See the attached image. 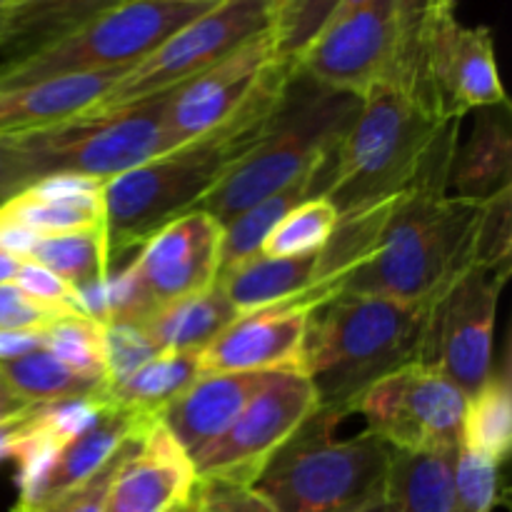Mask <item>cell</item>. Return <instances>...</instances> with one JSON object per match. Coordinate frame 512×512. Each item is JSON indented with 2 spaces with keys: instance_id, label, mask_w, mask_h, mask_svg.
<instances>
[{
  "instance_id": "obj_21",
  "label": "cell",
  "mask_w": 512,
  "mask_h": 512,
  "mask_svg": "<svg viewBox=\"0 0 512 512\" xmlns=\"http://www.w3.org/2000/svg\"><path fill=\"white\" fill-rule=\"evenodd\" d=\"M125 68L58 75L38 83L0 88V138L40 133L98 108Z\"/></svg>"
},
{
  "instance_id": "obj_15",
  "label": "cell",
  "mask_w": 512,
  "mask_h": 512,
  "mask_svg": "<svg viewBox=\"0 0 512 512\" xmlns=\"http://www.w3.org/2000/svg\"><path fill=\"white\" fill-rule=\"evenodd\" d=\"M220 243L223 223L205 210H190L155 230L125 268L145 318L215 285Z\"/></svg>"
},
{
  "instance_id": "obj_50",
  "label": "cell",
  "mask_w": 512,
  "mask_h": 512,
  "mask_svg": "<svg viewBox=\"0 0 512 512\" xmlns=\"http://www.w3.org/2000/svg\"><path fill=\"white\" fill-rule=\"evenodd\" d=\"M195 490H198V488H195ZM175 512H195V493H193V498L188 500V503H185V505H180V508L175 510Z\"/></svg>"
},
{
  "instance_id": "obj_19",
  "label": "cell",
  "mask_w": 512,
  "mask_h": 512,
  "mask_svg": "<svg viewBox=\"0 0 512 512\" xmlns=\"http://www.w3.org/2000/svg\"><path fill=\"white\" fill-rule=\"evenodd\" d=\"M155 420H158V415L135 413V410L120 408L108 400L88 428H83L78 435L60 445L43 478L35 483V488L28 495L18 500L15 510L38 512L48 508L50 503H55L65 493L85 483L90 475L98 473L118 453L125 440L143 433Z\"/></svg>"
},
{
  "instance_id": "obj_20",
  "label": "cell",
  "mask_w": 512,
  "mask_h": 512,
  "mask_svg": "<svg viewBox=\"0 0 512 512\" xmlns=\"http://www.w3.org/2000/svg\"><path fill=\"white\" fill-rule=\"evenodd\" d=\"M270 378L273 373L198 375L188 390L160 410L158 420L193 460L233 425Z\"/></svg>"
},
{
  "instance_id": "obj_36",
  "label": "cell",
  "mask_w": 512,
  "mask_h": 512,
  "mask_svg": "<svg viewBox=\"0 0 512 512\" xmlns=\"http://www.w3.org/2000/svg\"><path fill=\"white\" fill-rule=\"evenodd\" d=\"M158 355V348L140 323H105V378L110 385L123 383Z\"/></svg>"
},
{
  "instance_id": "obj_16",
  "label": "cell",
  "mask_w": 512,
  "mask_h": 512,
  "mask_svg": "<svg viewBox=\"0 0 512 512\" xmlns=\"http://www.w3.org/2000/svg\"><path fill=\"white\" fill-rule=\"evenodd\" d=\"M273 60V40L265 33L205 73L170 88L163 118L165 153L210 133L238 113Z\"/></svg>"
},
{
  "instance_id": "obj_41",
  "label": "cell",
  "mask_w": 512,
  "mask_h": 512,
  "mask_svg": "<svg viewBox=\"0 0 512 512\" xmlns=\"http://www.w3.org/2000/svg\"><path fill=\"white\" fill-rule=\"evenodd\" d=\"M55 320L60 318L33 303L13 283L0 285V330H45Z\"/></svg>"
},
{
  "instance_id": "obj_44",
  "label": "cell",
  "mask_w": 512,
  "mask_h": 512,
  "mask_svg": "<svg viewBox=\"0 0 512 512\" xmlns=\"http://www.w3.org/2000/svg\"><path fill=\"white\" fill-rule=\"evenodd\" d=\"M398 8L400 20H403L405 43H410L420 33L425 18L433 13V0H398Z\"/></svg>"
},
{
  "instance_id": "obj_5",
  "label": "cell",
  "mask_w": 512,
  "mask_h": 512,
  "mask_svg": "<svg viewBox=\"0 0 512 512\" xmlns=\"http://www.w3.org/2000/svg\"><path fill=\"white\" fill-rule=\"evenodd\" d=\"M363 98L315 83L298 68L260 143L225 175L198 210L228 223L250 205L330 163Z\"/></svg>"
},
{
  "instance_id": "obj_18",
  "label": "cell",
  "mask_w": 512,
  "mask_h": 512,
  "mask_svg": "<svg viewBox=\"0 0 512 512\" xmlns=\"http://www.w3.org/2000/svg\"><path fill=\"white\" fill-rule=\"evenodd\" d=\"M198 488V475L185 450L155 420L110 485L105 512H175Z\"/></svg>"
},
{
  "instance_id": "obj_12",
  "label": "cell",
  "mask_w": 512,
  "mask_h": 512,
  "mask_svg": "<svg viewBox=\"0 0 512 512\" xmlns=\"http://www.w3.org/2000/svg\"><path fill=\"white\" fill-rule=\"evenodd\" d=\"M318 408L313 385L300 370H280L250 400L243 413L213 445L195 455L198 483L243 485L250 488L275 450Z\"/></svg>"
},
{
  "instance_id": "obj_46",
  "label": "cell",
  "mask_w": 512,
  "mask_h": 512,
  "mask_svg": "<svg viewBox=\"0 0 512 512\" xmlns=\"http://www.w3.org/2000/svg\"><path fill=\"white\" fill-rule=\"evenodd\" d=\"M195 512H220V505L210 485L198 483V490H195Z\"/></svg>"
},
{
  "instance_id": "obj_51",
  "label": "cell",
  "mask_w": 512,
  "mask_h": 512,
  "mask_svg": "<svg viewBox=\"0 0 512 512\" xmlns=\"http://www.w3.org/2000/svg\"><path fill=\"white\" fill-rule=\"evenodd\" d=\"M450 5H453V0H433V13H435V10L450 8Z\"/></svg>"
},
{
  "instance_id": "obj_1",
  "label": "cell",
  "mask_w": 512,
  "mask_h": 512,
  "mask_svg": "<svg viewBox=\"0 0 512 512\" xmlns=\"http://www.w3.org/2000/svg\"><path fill=\"white\" fill-rule=\"evenodd\" d=\"M460 120L440 130L415 183L398 198L370 258L340 293H368L405 303H433L475 265V233L483 205L448 193Z\"/></svg>"
},
{
  "instance_id": "obj_26",
  "label": "cell",
  "mask_w": 512,
  "mask_h": 512,
  "mask_svg": "<svg viewBox=\"0 0 512 512\" xmlns=\"http://www.w3.org/2000/svg\"><path fill=\"white\" fill-rule=\"evenodd\" d=\"M458 450H390L385 490L398 512H450Z\"/></svg>"
},
{
  "instance_id": "obj_13",
  "label": "cell",
  "mask_w": 512,
  "mask_h": 512,
  "mask_svg": "<svg viewBox=\"0 0 512 512\" xmlns=\"http://www.w3.org/2000/svg\"><path fill=\"white\" fill-rule=\"evenodd\" d=\"M405 50L398 0H373L330 20L303 50L295 68L330 90L363 98L393 78Z\"/></svg>"
},
{
  "instance_id": "obj_35",
  "label": "cell",
  "mask_w": 512,
  "mask_h": 512,
  "mask_svg": "<svg viewBox=\"0 0 512 512\" xmlns=\"http://www.w3.org/2000/svg\"><path fill=\"white\" fill-rule=\"evenodd\" d=\"M503 495L500 465L460 448L455 460V488L450 512H493Z\"/></svg>"
},
{
  "instance_id": "obj_22",
  "label": "cell",
  "mask_w": 512,
  "mask_h": 512,
  "mask_svg": "<svg viewBox=\"0 0 512 512\" xmlns=\"http://www.w3.org/2000/svg\"><path fill=\"white\" fill-rule=\"evenodd\" d=\"M473 113V135L455 148L448 193L483 205L512 190L510 105H490Z\"/></svg>"
},
{
  "instance_id": "obj_40",
  "label": "cell",
  "mask_w": 512,
  "mask_h": 512,
  "mask_svg": "<svg viewBox=\"0 0 512 512\" xmlns=\"http://www.w3.org/2000/svg\"><path fill=\"white\" fill-rule=\"evenodd\" d=\"M40 180L43 178H40L38 165L33 163L23 140L18 135L0 138V208Z\"/></svg>"
},
{
  "instance_id": "obj_9",
  "label": "cell",
  "mask_w": 512,
  "mask_h": 512,
  "mask_svg": "<svg viewBox=\"0 0 512 512\" xmlns=\"http://www.w3.org/2000/svg\"><path fill=\"white\" fill-rule=\"evenodd\" d=\"M510 273L470 265L428 308L418 363L445 375L465 398L495 370V315Z\"/></svg>"
},
{
  "instance_id": "obj_28",
  "label": "cell",
  "mask_w": 512,
  "mask_h": 512,
  "mask_svg": "<svg viewBox=\"0 0 512 512\" xmlns=\"http://www.w3.org/2000/svg\"><path fill=\"white\" fill-rule=\"evenodd\" d=\"M25 260L43 265L73 285L85 303V298L95 295L108 283L113 255H110L105 225H95V228L38 238Z\"/></svg>"
},
{
  "instance_id": "obj_25",
  "label": "cell",
  "mask_w": 512,
  "mask_h": 512,
  "mask_svg": "<svg viewBox=\"0 0 512 512\" xmlns=\"http://www.w3.org/2000/svg\"><path fill=\"white\" fill-rule=\"evenodd\" d=\"M238 318V310L215 280V285L203 293L155 310L140 325L158 353H203Z\"/></svg>"
},
{
  "instance_id": "obj_43",
  "label": "cell",
  "mask_w": 512,
  "mask_h": 512,
  "mask_svg": "<svg viewBox=\"0 0 512 512\" xmlns=\"http://www.w3.org/2000/svg\"><path fill=\"white\" fill-rule=\"evenodd\" d=\"M33 418H35V408H23L18 410V413L8 415V418H0V463L13 458L20 440L28 435L30 425H33Z\"/></svg>"
},
{
  "instance_id": "obj_10",
  "label": "cell",
  "mask_w": 512,
  "mask_h": 512,
  "mask_svg": "<svg viewBox=\"0 0 512 512\" xmlns=\"http://www.w3.org/2000/svg\"><path fill=\"white\" fill-rule=\"evenodd\" d=\"M273 13L275 0H218L203 15L175 30L148 58L133 65L110 88L98 108H113L165 93L205 73L245 43L270 33Z\"/></svg>"
},
{
  "instance_id": "obj_34",
  "label": "cell",
  "mask_w": 512,
  "mask_h": 512,
  "mask_svg": "<svg viewBox=\"0 0 512 512\" xmlns=\"http://www.w3.org/2000/svg\"><path fill=\"white\" fill-rule=\"evenodd\" d=\"M343 0H275L270 40L275 60L293 63L330 23Z\"/></svg>"
},
{
  "instance_id": "obj_3",
  "label": "cell",
  "mask_w": 512,
  "mask_h": 512,
  "mask_svg": "<svg viewBox=\"0 0 512 512\" xmlns=\"http://www.w3.org/2000/svg\"><path fill=\"white\" fill-rule=\"evenodd\" d=\"M428 308L368 293H338L318 305L300 355V373L313 385L318 408L348 415L363 390L415 363Z\"/></svg>"
},
{
  "instance_id": "obj_11",
  "label": "cell",
  "mask_w": 512,
  "mask_h": 512,
  "mask_svg": "<svg viewBox=\"0 0 512 512\" xmlns=\"http://www.w3.org/2000/svg\"><path fill=\"white\" fill-rule=\"evenodd\" d=\"M363 415L365 430L390 450L460 448L465 395L438 370L408 363L380 378L350 403L348 415Z\"/></svg>"
},
{
  "instance_id": "obj_24",
  "label": "cell",
  "mask_w": 512,
  "mask_h": 512,
  "mask_svg": "<svg viewBox=\"0 0 512 512\" xmlns=\"http://www.w3.org/2000/svg\"><path fill=\"white\" fill-rule=\"evenodd\" d=\"M318 253L295 255V258H268L255 255L235 265L228 273L218 275L220 288L238 315L258 313L273 305L298 300L313 288L318 273Z\"/></svg>"
},
{
  "instance_id": "obj_30",
  "label": "cell",
  "mask_w": 512,
  "mask_h": 512,
  "mask_svg": "<svg viewBox=\"0 0 512 512\" xmlns=\"http://www.w3.org/2000/svg\"><path fill=\"white\" fill-rule=\"evenodd\" d=\"M460 448L503 465L512 448V390L510 363L493 370L488 383L465 398Z\"/></svg>"
},
{
  "instance_id": "obj_23",
  "label": "cell",
  "mask_w": 512,
  "mask_h": 512,
  "mask_svg": "<svg viewBox=\"0 0 512 512\" xmlns=\"http://www.w3.org/2000/svg\"><path fill=\"white\" fill-rule=\"evenodd\" d=\"M120 3L125 0H23L10 5L0 15V50L8 53L5 63L48 48Z\"/></svg>"
},
{
  "instance_id": "obj_49",
  "label": "cell",
  "mask_w": 512,
  "mask_h": 512,
  "mask_svg": "<svg viewBox=\"0 0 512 512\" xmlns=\"http://www.w3.org/2000/svg\"><path fill=\"white\" fill-rule=\"evenodd\" d=\"M368 3H373V0H343V3H340V8L335 10L333 18H338V15H345V13H353V10L363 8V5H368ZM333 18H330V20H333Z\"/></svg>"
},
{
  "instance_id": "obj_33",
  "label": "cell",
  "mask_w": 512,
  "mask_h": 512,
  "mask_svg": "<svg viewBox=\"0 0 512 512\" xmlns=\"http://www.w3.org/2000/svg\"><path fill=\"white\" fill-rule=\"evenodd\" d=\"M40 348L58 358L65 368L88 378H105V325L90 315L60 318L43 330Z\"/></svg>"
},
{
  "instance_id": "obj_27",
  "label": "cell",
  "mask_w": 512,
  "mask_h": 512,
  "mask_svg": "<svg viewBox=\"0 0 512 512\" xmlns=\"http://www.w3.org/2000/svg\"><path fill=\"white\" fill-rule=\"evenodd\" d=\"M0 380L23 408L55 405L65 400L95 398L108 393V383L65 368L43 348L28 350L18 358L0 360Z\"/></svg>"
},
{
  "instance_id": "obj_39",
  "label": "cell",
  "mask_w": 512,
  "mask_h": 512,
  "mask_svg": "<svg viewBox=\"0 0 512 512\" xmlns=\"http://www.w3.org/2000/svg\"><path fill=\"white\" fill-rule=\"evenodd\" d=\"M143 433H138V435H133L130 440H125V443L120 445L118 453H115L113 458H110L108 463L98 470V473L90 475V478L85 480V483H80L78 488H73L70 493H65L63 498H58L55 503H50L48 508H43L38 512H105L110 485H113V480H115V475H118L123 460L128 458V455L133 453L135 445L140 443ZM13 512H23V510H13Z\"/></svg>"
},
{
  "instance_id": "obj_47",
  "label": "cell",
  "mask_w": 512,
  "mask_h": 512,
  "mask_svg": "<svg viewBox=\"0 0 512 512\" xmlns=\"http://www.w3.org/2000/svg\"><path fill=\"white\" fill-rule=\"evenodd\" d=\"M353 512H398V508H395L393 498H390L388 490H385L383 495H378V498L370 500V503H365L363 508H358Z\"/></svg>"
},
{
  "instance_id": "obj_8",
  "label": "cell",
  "mask_w": 512,
  "mask_h": 512,
  "mask_svg": "<svg viewBox=\"0 0 512 512\" xmlns=\"http://www.w3.org/2000/svg\"><path fill=\"white\" fill-rule=\"evenodd\" d=\"M170 90L113 108H95L40 133L18 135L40 178L80 175L100 183L165 153L163 118Z\"/></svg>"
},
{
  "instance_id": "obj_29",
  "label": "cell",
  "mask_w": 512,
  "mask_h": 512,
  "mask_svg": "<svg viewBox=\"0 0 512 512\" xmlns=\"http://www.w3.org/2000/svg\"><path fill=\"white\" fill-rule=\"evenodd\" d=\"M328 165V163H325ZM325 183L320 178V170H315L308 178H300L298 183L288 185V188L278 190L270 198L260 200V203L250 205L233 220L223 223V243H220V270L218 275L228 273L235 265L245 263V260L260 255L265 238L270 230L285 218V213L300 205L303 200L323 198Z\"/></svg>"
},
{
  "instance_id": "obj_48",
  "label": "cell",
  "mask_w": 512,
  "mask_h": 512,
  "mask_svg": "<svg viewBox=\"0 0 512 512\" xmlns=\"http://www.w3.org/2000/svg\"><path fill=\"white\" fill-rule=\"evenodd\" d=\"M18 410H23V405L8 393V388H5L3 380H0V418H8V415L18 413Z\"/></svg>"
},
{
  "instance_id": "obj_32",
  "label": "cell",
  "mask_w": 512,
  "mask_h": 512,
  "mask_svg": "<svg viewBox=\"0 0 512 512\" xmlns=\"http://www.w3.org/2000/svg\"><path fill=\"white\" fill-rule=\"evenodd\" d=\"M338 218V210L328 198L303 200L270 230L263 248H260V255L295 258V255L318 253L333 235Z\"/></svg>"
},
{
  "instance_id": "obj_45",
  "label": "cell",
  "mask_w": 512,
  "mask_h": 512,
  "mask_svg": "<svg viewBox=\"0 0 512 512\" xmlns=\"http://www.w3.org/2000/svg\"><path fill=\"white\" fill-rule=\"evenodd\" d=\"M20 265H23V258L0 250V285L13 283L15 275H18V270H20Z\"/></svg>"
},
{
  "instance_id": "obj_7",
  "label": "cell",
  "mask_w": 512,
  "mask_h": 512,
  "mask_svg": "<svg viewBox=\"0 0 512 512\" xmlns=\"http://www.w3.org/2000/svg\"><path fill=\"white\" fill-rule=\"evenodd\" d=\"M218 0H125L65 38L0 68V88L58 75L130 70Z\"/></svg>"
},
{
  "instance_id": "obj_31",
  "label": "cell",
  "mask_w": 512,
  "mask_h": 512,
  "mask_svg": "<svg viewBox=\"0 0 512 512\" xmlns=\"http://www.w3.org/2000/svg\"><path fill=\"white\" fill-rule=\"evenodd\" d=\"M200 375V353H158L118 385L108 388V400L120 408L160 415Z\"/></svg>"
},
{
  "instance_id": "obj_14",
  "label": "cell",
  "mask_w": 512,
  "mask_h": 512,
  "mask_svg": "<svg viewBox=\"0 0 512 512\" xmlns=\"http://www.w3.org/2000/svg\"><path fill=\"white\" fill-rule=\"evenodd\" d=\"M425 90L440 118L463 120L473 110L508 103L495 60L493 33L470 28L455 15V5L435 10L418 33Z\"/></svg>"
},
{
  "instance_id": "obj_4",
  "label": "cell",
  "mask_w": 512,
  "mask_h": 512,
  "mask_svg": "<svg viewBox=\"0 0 512 512\" xmlns=\"http://www.w3.org/2000/svg\"><path fill=\"white\" fill-rule=\"evenodd\" d=\"M448 120L400 80L373 85L335 150L323 198L345 218L405 193Z\"/></svg>"
},
{
  "instance_id": "obj_38",
  "label": "cell",
  "mask_w": 512,
  "mask_h": 512,
  "mask_svg": "<svg viewBox=\"0 0 512 512\" xmlns=\"http://www.w3.org/2000/svg\"><path fill=\"white\" fill-rule=\"evenodd\" d=\"M13 285L18 290H23L33 303L40 305V308L53 313L55 318H78V315H88L78 290H75L73 285L65 283L63 278H58L55 273H50L43 265L23 260Z\"/></svg>"
},
{
  "instance_id": "obj_17",
  "label": "cell",
  "mask_w": 512,
  "mask_h": 512,
  "mask_svg": "<svg viewBox=\"0 0 512 512\" xmlns=\"http://www.w3.org/2000/svg\"><path fill=\"white\" fill-rule=\"evenodd\" d=\"M310 313L305 305L280 303L240 315L200 353V375L300 370Z\"/></svg>"
},
{
  "instance_id": "obj_42",
  "label": "cell",
  "mask_w": 512,
  "mask_h": 512,
  "mask_svg": "<svg viewBox=\"0 0 512 512\" xmlns=\"http://www.w3.org/2000/svg\"><path fill=\"white\" fill-rule=\"evenodd\" d=\"M213 490L215 500H218L220 512H275L273 505L255 493L253 488H243V485H220V483H205Z\"/></svg>"
},
{
  "instance_id": "obj_2",
  "label": "cell",
  "mask_w": 512,
  "mask_h": 512,
  "mask_svg": "<svg viewBox=\"0 0 512 512\" xmlns=\"http://www.w3.org/2000/svg\"><path fill=\"white\" fill-rule=\"evenodd\" d=\"M293 70V63L273 60L243 108L223 125L103 185L110 255L140 248L165 223L203 205L225 175L260 143Z\"/></svg>"
},
{
  "instance_id": "obj_37",
  "label": "cell",
  "mask_w": 512,
  "mask_h": 512,
  "mask_svg": "<svg viewBox=\"0 0 512 512\" xmlns=\"http://www.w3.org/2000/svg\"><path fill=\"white\" fill-rule=\"evenodd\" d=\"M512 190L483 203L475 233V265L512 270Z\"/></svg>"
},
{
  "instance_id": "obj_53",
  "label": "cell",
  "mask_w": 512,
  "mask_h": 512,
  "mask_svg": "<svg viewBox=\"0 0 512 512\" xmlns=\"http://www.w3.org/2000/svg\"><path fill=\"white\" fill-rule=\"evenodd\" d=\"M15 3H23V0H13V3H10V5H15Z\"/></svg>"
},
{
  "instance_id": "obj_52",
  "label": "cell",
  "mask_w": 512,
  "mask_h": 512,
  "mask_svg": "<svg viewBox=\"0 0 512 512\" xmlns=\"http://www.w3.org/2000/svg\"><path fill=\"white\" fill-rule=\"evenodd\" d=\"M10 3H13V0H0V15L10 8Z\"/></svg>"
},
{
  "instance_id": "obj_6",
  "label": "cell",
  "mask_w": 512,
  "mask_h": 512,
  "mask_svg": "<svg viewBox=\"0 0 512 512\" xmlns=\"http://www.w3.org/2000/svg\"><path fill=\"white\" fill-rule=\"evenodd\" d=\"M343 418L340 410L315 408L250 488L275 512H353L383 495L390 448L368 430L338 440L335 425Z\"/></svg>"
}]
</instances>
